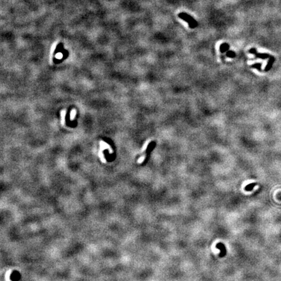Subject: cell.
<instances>
[{"mask_svg":"<svg viewBox=\"0 0 281 281\" xmlns=\"http://www.w3.org/2000/svg\"><path fill=\"white\" fill-rule=\"evenodd\" d=\"M229 48H230V46L227 44V43H223V44L220 46V48H219V49H220V52L221 53H224L226 52H228Z\"/></svg>","mask_w":281,"mask_h":281,"instance_id":"5","label":"cell"},{"mask_svg":"<svg viewBox=\"0 0 281 281\" xmlns=\"http://www.w3.org/2000/svg\"><path fill=\"white\" fill-rule=\"evenodd\" d=\"M249 52L250 53H251V54L254 55L257 58L262 59H266L269 58V57H270V56L268 54H267V53H258L256 50L255 49V48H251V50H249Z\"/></svg>","mask_w":281,"mask_h":281,"instance_id":"2","label":"cell"},{"mask_svg":"<svg viewBox=\"0 0 281 281\" xmlns=\"http://www.w3.org/2000/svg\"><path fill=\"white\" fill-rule=\"evenodd\" d=\"M256 186V183H250V184H248L247 185L246 187H245V190H246L247 191H252V190H253V188L255 187V186Z\"/></svg>","mask_w":281,"mask_h":281,"instance_id":"6","label":"cell"},{"mask_svg":"<svg viewBox=\"0 0 281 281\" xmlns=\"http://www.w3.org/2000/svg\"><path fill=\"white\" fill-rule=\"evenodd\" d=\"M251 67L252 68H256L258 70V71H261L262 70V69H261V67H262V65L260 63H256V64H253V65H252L251 66Z\"/></svg>","mask_w":281,"mask_h":281,"instance_id":"7","label":"cell"},{"mask_svg":"<svg viewBox=\"0 0 281 281\" xmlns=\"http://www.w3.org/2000/svg\"><path fill=\"white\" fill-rule=\"evenodd\" d=\"M275 57H273V56H270L269 61H268L267 65L265 66V67L264 68L265 72H269L271 69L273 63H274V62H275Z\"/></svg>","mask_w":281,"mask_h":281,"instance_id":"3","label":"cell"},{"mask_svg":"<svg viewBox=\"0 0 281 281\" xmlns=\"http://www.w3.org/2000/svg\"><path fill=\"white\" fill-rule=\"evenodd\" d=\"M226 56L231 58H234L236 57V53H235V52H233V51L228 50V52H226Z\"/></svg>","mask_w":281,"mask_h":281,"instance_id":"8","label":"cell"},{"mask_svg":"<svg viewBox=\"0 0 281 281\" xmlns=\"http://www.w3.org/2000/svg\"><path fill=\"white\" fill-rule=\"evenodd\" d=\"M178 16H179L181 19L184 20L185 21L187 22L191 28H195L196 25H197V22L195 21V20L190 16V15H188L186 13H180L178 14Z\"/></svg>","mask_w":281,"mask_h":281,"instance_id":"1","label":"cell"},{"mask_svg":"<svg viewBox=\"0 0 281 281\" xmlns=\"http://www.w3.org/2000/svg\"><path fill=\"white\" fill-rule=\"evenodd\" d=\"M216 247H217V248L220 249V251H221L220 254H219V256H220L221 257H223V256H225L226 251V248H225V247H224V245L222 243H218L217 244Z\"/></svg>","mask_w":281,"mask_h":281,"instance_id":"4","label":"cell"}]
</instances>
